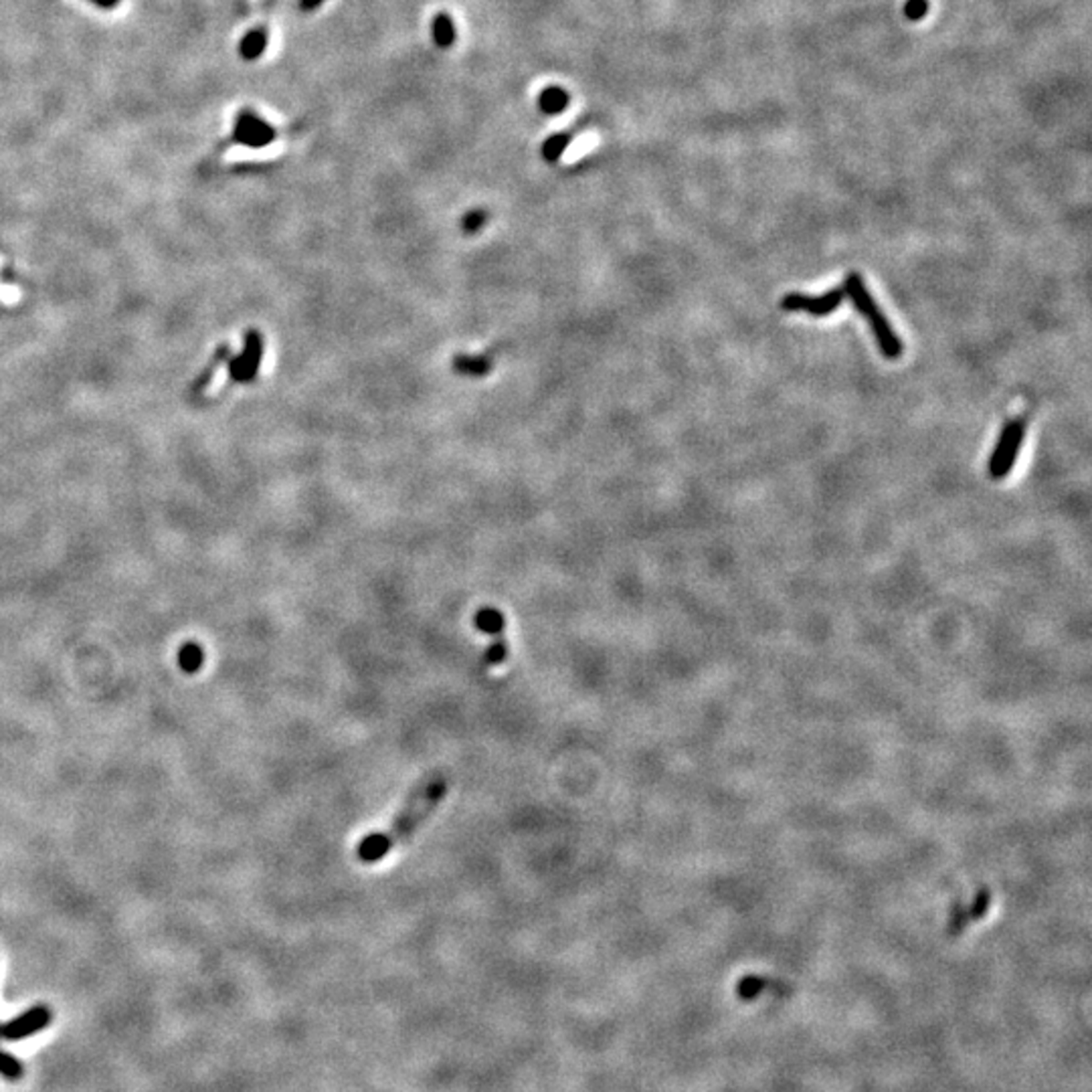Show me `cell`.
Masks as SVG:
<instances>
[{
  "instance_id": "6",
  "label": "cell",
  "mask_w": 1092,
  "mask_h": 1092,
  "mask_svg": "<svg viewBox=\"0 0 1092 1092\" xmlns=\"http://www.w3.org/2000/svg\"><path fill=\"white\" fill-rule=\"evenodd\" d=\"M278 131L268 120H263L259 114L251 110H241L233 124V142L241 144L245 148H266L276 140Z\"/></svg>"
},
{
  "instance_id": "16",
  "label": "cell",
  "mask_w": 1092,
  "mask_h": 1092,
  "mask_svg": "<svg viewBox=\"0 0 1092 1092\" xmlns=\"http://www.w3.org/2000/svg\"><path fill=\"white\" fill-rule=\"evenodd\" d=\"M0 1075L11 1078V1080L21 1078L23 1076L21 1062H18L15 1056H11V1054L0 1052Z\"/></svg>"
},
{
  "instance_id": "12",
  "label": "cell",
  "mask_w": 1092,
  "mask_h": 1092,
  "mask_svg": "<svg viewBox=\"0 0 1092 1092\" xmlns=\"http://www.w3.org/2000/svg\"><path fill=\"white\" fill-rule=\"evenodd\" d=\"M431 35H433V41L439 47V49H449L451 45L456 43L457 39V31H456V23L454 18H451L449 13H437L433 16L431 21Z\"/></svg>"
},
{
  "instance_id": "13",
  "label": "cell",
  "mask_w": 1092,
  "mask_h": 1092,
  "mask_svg": "<svg viewBox=\"0 0 1092 1092\" xmlns=\"http://www.w3.org/2000/svg\"><path fill=\"white\" fill-rule=\"evenodd\" d=\"M571 140H572V134H569V131H559V134L549 136L544 140L542 150H541L542 158L551 164L557 163V160H561L562 154L569 150Z\"/></svg>"
},
{
  "instance_id": "17",
  "label": "cell",
  "mask_w": 1092,
  "mask_h": 1092,
  "mask_svg": "<svg viewBox=\"0 0 1092 1092\" xmlns=\"http://www.w3.org/2000/svg\"><path fill=\"white\" fill-rule=\"evenodd\" d=\"M322 5H324V0H299V8H302L304 13H312Z\"/></svg>"
},
{
  "instance_id": "9",
  "label": "cell",
  "mask_w": 1092,
  "mask_h": 1092,
  "mask_svg": "<svg viewBox=\"0 0 1092 1092\" xmlns=\"http://www.w3.org/2000/svg\"><path fill=\"white\" fill-rule=\"evenodd\" d=\"M571 103V93L561 86H549L539 93V110L546 116H561Z\"/></svg>"
},
{
  "instance_id": "14",
  "label": "cell",
  "mask_w": 1092,
  "mask_h": 1092,
  "mask_svg": "<svg viewBox=\"0 0 1092 1092\" xmlns=\"http://www.w3.org/2000/svg\"><path fill=\"white\" fill-rule=\"evenodd\" d=\"M205 662V652L201 649L199 644H184L181 647V652H178V664H181V670L186 674H194L199 672L203 667Z\"/></svg>"
},
{
  "instance_id": "11",
  "label": "cell",
  "mask_w": 1092,
  "mask_h": 1092,
  "mask_svg": "<svg viewBox=\"0 0 1092 1092\" xmlns=\"http://www.w3.org/2000/svg\"><path fill=\"white\" fill-rule=\"evenodd\" d=\"M268 43H269V33L268 29H263V26H256V29H251L243 35V39L239 43V53L245 61H256L259 59L263 53L268 49Z\"/></svg>"
},
{
  "instance_id": "18",
  "label": "cell",
  "mask_w": 1092,
  "mask_h": 1092,
  "mask_svg": "<svg viewBox=\"0 0 1092 1092\" xmlns=\"http://www.w3.org/2000/svg\"><path fill=\"white\" fill-rule=\"evenodd\" d=\"M89 3L96 5L98 8H103V11H111V8L120 5V0H89Z\"/></svg>"
},
{
  "instance_id": "10",
  "label": "cell",
  "mask_w": 1092,
  "mask_h": 1092,
  "mask_svg": "<svg viewBox=\"0 0 1092 1092\" xmlns=\"http://www.w3.org/2000/svg\"><path fill=\"white\" fill-rule=\"evenodd\" d=\"M494 361L492 356L488 354H457L454 359V371L457 374H464V376H486L492 371Z\"/></svg>"
},
{
  "instance_id": "2",
  "label": "cell",
  "mask_w": 1092,
  "mask_h": 1092,
  "mask_svg": "<svg viewBox=\"0 0 1092 1092\" xmlns=\"http://www.w3.org/2000/svg\"><path fill=\"white\" fill-rule=\"evenodd\" d=\"M842 289H844L845 298H850L854 308L858 310V314L866 320V322H868L880 354L887 361H898L902 352H905V344H902L900 336L894 332L890 320L887 318V314L882 312L880 306L877 304V299L872 298L870 289H868V286H866V281L860 273L858 271L845 273Z\"/></svg>"
},
{
  "instance_id": "8",
  "label": "cell",
  "mask_w": 1092,
  "mask_h": 1092,
  "mask_svg": "<svg viewBox=\"0 0 1092 1092\" xmlns=\"http://www.w3.org/2000/svg\"><path fill=\"white\" fill-rule=\"evenodd\" d=\"M261 356H263V338L259 332L251 331V332H247V338H245V351L231 366L233 381L249 383L256 379L257 369L261 364Z\"/></svg>"
},
{
  "instance_id": "15",
  "label": "cell",
  "mask_w": 1092,
  "mask_h": 1092,
  "mask_svg": "<svg viewBox=\"0 0 1092 1092\" xmlns=\"http://www.w3.org/2000/svg\"><path fill=\"white\" fill-rule=\"evenodd\" d=\"M488 211L486 209H472L469 213L464 215V219H461V231L467 233V235H476L486 227L488 223Z\"/></svg>"
},
{
  "instance_id": "7",
  "label": "cell",
  "mask_w": 1092,
  "mask_h": 1092,
  "mask_svg": "<svg viewBox=\"0 0 1092 1092\" xmlns=\"http://www.w3.org/2000/svg\"><path fill=\"white\" fill-rule=\"evenodd\" d=\"M51 1020V1013L47 1007L43 1005H37L31 1007L29 1012H25L15 1018L13 1022H8L6 1025L0 1028V1038L5 1040H23V1038H29L35 1032H41L43 1028L49 1025Z\"/></svg>"
},
{
  "instance_id": "3",
  "label": "cell",
  "mask_w": 1092,
  "mask_h": 1092,
  "mask_svg": "<svg viewBox=\"0 0 1092 1092\" xmlns=\"http://www.w3.org/2000/svg\"><path fill=\"white\" fill-rule=\"evenodd\" d=\"M1024 437H1025V419L1024 417H1015V419H1010L1005 423L1002 433H1000V439H997V444L990 456V464H987L992 479H1003L1012 474L1015 461H1018V456H1020Z\"/></svg>"
},
{
  "instance_id": "5",
  "label": "cell",
  "mask_w": 1092,
  "mask_h": 1092,
  "mask_svg": "<svg viewBox=\"0 0 1092 1092\" xmlns=\"http://www.w3.org/2000/svg\"><path fill=\"white\" fill-rule=\"evenodd\" d=\"M844 299L845 294L842 288L827 289L822 296H807L802 294V291H789V294L781 298V308H783L785 312H803L814 318H825L834 314L835 310H840Z\"/></svg>"
},
{
  "instance_id": "4",
  "label": "cell",
  "mask_w": 1092,
  "mask_h": 1092,
  "mask_svg": "<svg viewBox=\"0 0 1092 1092\" xmlns=\"http://www.w3.org/2000/svg\"><path fill=\"white\" fill-rule=\"evenodd\" d=\"M474 625L478 632H482L489 637V646L484 654L486 664L492 667L506 664L508 656H510V647H508L506 617L502 611L489 605L479 607L474 614Z\"/></svg>"
},
{
  "instance_id": "1",
  "label": "cell",
  "mask_w": 1092,
  "mask_h": 1092,
  "mask_svg": "<svg viewBox=\"0 0 1092 1092\" xmlns=\"http://www.w3.org/2000/svg\"><path fill=\"white\" fill-rule=\"evenodd\" d=\"M449 777L446 773H436L411 791L407 802L403 803L401 812L394 815L393 822L384 830L373 832L364 835L354 850L356 860L364 866H374L383 862L391 852L399 848L403 842L419 830V825L429 819V815L436 812L441 802L447 797L449 791Z\"/></svg>"
}]
</instances>
